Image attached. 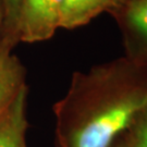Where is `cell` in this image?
Returning <instances> with one entry per match:
<instances>
[{
	"instance_id": "4",
	"label": "cell",
	"mask_w": 147,
	"mask_h": 147,
	"mask_svg": "<svg viewBox=\"0 0 147 147\" xmlns=\"http://www.w3.org/2000/svg\"><path fill=\"white\" fill-rule=\"evenodd\" d=\"M12 49L9 42L0 39V115L26 85V69Z\"/></svg>"
},
{
	"instance_id": "9",
	"label": "cell",
	"mask_w": 147,
	"mask_h": 147,
	"mask_svg": "<svg viewBox=\"0 0 147 147\" xmlns=\"http://www.w3.org/2000/svg\"><path fill=\"white\" fill-rule=\"evenodd\" d=\"M110 147H131V146L127 144L124 135H122V136L119 137V138H118V140H117L116 142L113 143Z\"/></svg>"
},
{
	"instance_id": "5",
	"label": "cell",
	"mask_w": 147,
	"mask_h": 147,
	"mask_svg": "<svg viewBox=\"0 0 147 147\" xmlns=\"http://www.w3.org/2000/svg\"><path fill=\"white\" fill-rule=\"evenodd\" d=\"M125 2L126 0H63L59 28L83 26L102 12H115Z\"/></svg>"
},
{
	"instance_id": "10",
	"label": "cell",
	"mask_w": 147,
	"mask_h": 147,
	"mask_svg": "<svg viewBox=\"0 0 147 147\" xmlns=\"http://www.w3.org/2000/svg\"><path fill=\"white\" fill-rule=\"evenodd\" d=\"M3 23H5V11H3V5L0 0V37H1V32H2V27H3Z\"/></svg>"
},
{
	"instance_id": "3",
	"label": "cell",
	"mask_w": 147,
	"mask_h": 147,
	"mask_svg": "<svg viewBox=\"0 0 147 147\" xmlns=\"http://www.w3.org/2000/svg\"><path fill=\"white\" fill-rule=\"evenodd\" d=\"M27 99L26 84L0 115V147H27Z\"/></svg>"
},
{
	"instance_id": "7",
	"label": "cell",
	"mask_w": 147,
	"mask_h": 147,
	"mask_svg": "<svg viewBox=\"0 0 147 147\" xmlns=\"http://www.w3.org/2000/svg\"><path fill=\"white\" fill-rule=\"evenodd\" d=\"M1 2L5 11V23L0 39L9 42L14 48L18 45L14 38V31H16V19L22 0H1Z\"/></svg>"
},
{
	"instance_id": "8",
	"label": "cell",
	"mask_w": 147,
	"mask_h": 147,
	"mask_svg": "<svg viewBox=\"0 0 147 147\" xmlns=\"http://www.w3.org/2000/svg\"><path fill=\"white\" fill-rule=\"evenodd\" d=\"M123 135L131 147H147V107Z\"/></svg>"
},
{
	"instance_id": "1",
	"label": "cell",
	"mask_w": 147,
	"mask_h": 147,
	"mask_svg": "<svg viewBox=\"0 0 147 147\" xmlns=\"http://www.w3.org/2000/svg\"><path fill=\"white\" fill-rule=\"evenodd\" d=\"M147 107V62L123 57L74 72L53 107L57 147H110Z\"/></svg>"
},
{
	"instance_id": "11",
	"label": "cell",
	"mask_w": 147,
	"mask_h": 147,
	"mask_svg": "<svg viewBox=\"0 0 147 147\" xmlns=\"http://www.w3.org/2000/svg\"><path fill=\"white\" fill-rule=\"evenodd\" d=\"M126 1H130V0H126Z\"/></svg>"
},
{
	"instance_id": "2",
	"label": "cell",
	"mask_w": 147,
	"mask_h": 147,
	"mask_svg": "<svg viewBox=\"0 0 147 147\" xmlns=\"http://www.w3.org/2000/svg\"><path fill=\"white\" fill-rule=\"evenodd\" d=\"M63 0H22L14 38L19 42L48 40L59 28Z\"/></svg>"
},
{
	"instance_id": "6",
	"label": "cell",
	"mask_w": 147,
	"mask_h": 147,
	"mask_svg": "<svg viewBox=\"0 0 147 147\" xmlns=\"http://www.w3.org/2000/svg\"><path fill=\"white\" fill-rule=\"evenodd\" d=\"M121 16L124 31L135 42V47L145 51L142 61L146 62L147 57V0H130L120 9L113 12Z\"/></svg>"
}]
</instances>
